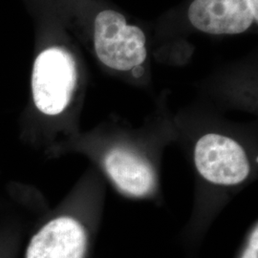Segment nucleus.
I'll return each instance as SVG.
<instances>
[{"label":"nucleus","instance_id":"f03ea898","mask_svg":"<svg viewBox=\"0 0 258 258\" xmlns=\"http://www.w3.org/2000/svg\"><path fill=\"white\" fill-rule=\"evenodd\" d=\"M147 37L142 29L128 25L113 10L101 12L94 22V45L99 59L107 67L128 71L142 64L148 55Z\"/></svg>","mask_w":258,"mask_h":258},{"label":"nucleus","instance_id":"f257e3e1","mask_svg":"<svg viewBox=\"0 0 258 258\" xmlns=\"http://www.w3.org/2000/svg\"><path fill=\"white\" fill-rule=\"evenodd\" d=\"M78 83L73 55L60 47H50L37 55L31 78L35 108L47 117L62 114L72 101Z\"/></svg>","mask_w":258,"mask_h":258},{"label":"nucleus","instance_id":"6e6552de","mask_svg":"<svg viewBox=\"0 0 258 258\" xmlns=\"http://www.w3.org/2000/svg\"><path fill=\"white\" fill-rule=\"evenodd\" d=\"M247 3L249 4V9L251 10L253 17H254V21L257 22L258 20V0H246Z\"/></svg>","mask_w":258,"mask_h":258},{"label":"nucleus","instance_id":"39448f33","mask_svg":"<svg viewBox=\"0 0 258 258\" xmlns=\"http://www.w3.org/2000/svg\"><path fill=\"white\" fill-rule=\"evenodd\" d=\"M103 164L111 180L125 194L142 197L155 187L156 176L152 166L127 149H111Z\"/></svg>","mask_w":258,"mask_h":258},{"label":"nucleus","instance_id":"0eeeda50","mask_svg":"<svg viewBox=\"0 0 258 258\" xmlns=\"http://www.w3.org/2000/svg\"><path fill=\"white\" fill-rule=\"evenodd\" d=\"M240 258H258V230L257 226L249 234V239L246 244V247L243 249V252Z\"/></svg>","mask_w":258,"mask_h":258},{"label":"nucleus","instance_id":"423d86ee","mask_svg":"<svg viewBox=\"0 0 258 258\" xmlns=\"http://www.w3.org/2000/svg\"><path fill=\"white\" fill-rule=\"evenodd\" d=\"M25 242V224L18 217L0 222V258H19Z\"/></svg>","mask_w":258,"mask_h":258},{"label":"nucleus","instance_id":"20e7f679","mask_svg":"<svg viewBox=\"0 0 258 258\" xmlns=\"http://www.w3.org/2000/svg\"><path fill=\"white\" fill-rule=\"evenodd\" d=\"M187 15L194 27L211 35L241 34L254 22L246 0H194Z\"/></svg>","mask_w":258,"mask_h":258},{"label":"nucleus","instance_id":"7ed1b4c3","mask_svg":"<svg viewBox=\"0 0 258 258\" xmlns=\"http://www.w3.org/2000/svg\"><path fill=\"white\" fill-rule=\"evenodd\" d=\"M194 161L199 173L216 184H240L249 176L250 169L247 154L239 144L214 133L198 140Z\"/></svg>","mask_w":258,"mask_h":258}]
</instances>
